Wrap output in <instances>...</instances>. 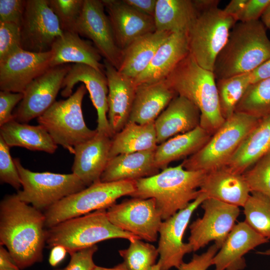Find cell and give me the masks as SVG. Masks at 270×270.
I'll return each mask as SVG.
<instances>
[{"mask_svg": "<svg viewBox=\"0 0 270 270\" xmlns=\"http://www.w3.org/2000/svg\"><path fill=\"white\" fill-rule=\"evenodd\" d=\"M63 268H61V269H56V270H62Z\"/></svg>", "mask_w": 270, "mask_h": 270, "instance_id": "91938a15", "label": "cell"}, {"mask_svg": "<svg viewBox=\"0 0 270 270\" xmlns=\"http://www.w3.org/2000/svg\"><path fill=\"white\" fill-rule=\"evenodd\" d=\"M250 76L251 84L270 77V58L250 72Z\"/></svg>", "mask_w": 270, "mask_h": 270, "instance_id": "681fc988", "label": "cell"}, {"mask_svg": "<svg viewBox=\"0 0 270 270\" xmlns=\"http://www.w3.org/2000/svg\"><path fill=\"white\" fill-rule=\"evenodd\" d=\"M51 50L34 52L22 49L0 62V90L24 93L27 86L50 67Z\"/></svg>", "mask_w": 270, "mask_h": 270, "instance_id": "e0dca14e", "label": "cell"}, {"mask_svg": "<svg viewBox=\"0 0 270 270\" xmlns=\"http://www.w3.org/2000/svg\"><path fill=\"white\" fill-rule=\"evenodd\" d=\"M93 270H128V269L124 262H122L112 268H106L96 266Z\"/></svg>", "mask_w": 270, "mask_h": 270, "instance_id": "9f6ffc18", "label": "cell"}, {"mask_svg": "<svg viewBox=\"0 0 270 270\" xmlns=\"http://www.w3.org/2000/svg\"><path fill=\"white\" fill-rule=\"evenodd\" d=\"M197 12L188 33L190 54L201 67L213 72L216 58L237 21L218 7Z\"/></svg>", "mask_w": 270, "mask_h": 270, "instance_id": "9c48e42d", "label": "cell"}, {"mask_svg": "<svg viewBox=\"0 0 270 270\" xmlns=\"http://www.w3.org/2000/svg\"><path fill=\"white\" fill-rule=\"evenodd\" d=\"M158 145L154 122L140 124L128 122L112 138L109 159L121 154L155 150Z\"/></svg>", "mask_w": 270, "mask_h": 270, "instance_id": "836d02e7", "label": "cell"}, {"mask_svg": "<svg viewBox=\"0 0 270 270\" xmlns=\"http://www.w3.org/2000/svg\"><path fill=\"white\" fill-rule=\"evenodd\" d=\"M203 216L190 226L188 243L193 252L204 247L211 241L221 248L236 225L240 214L239 206L212 198H206L201 204Z\"/></svg>", "mask_w": 270, "mask_h": 270, "instance_id": "7c38bea8", "label": "cell"}, {"mask_svg": "<svg viewBox=\"0 0 270 270\" xmlns=\"http://www.w3.org/2000/svg\"><path fill=\"white\" fill-rule=\"evenodd\" d=\"M270 152V114L262 118L248 134L226 164L234 172L242 174Z\"/></svg>", "mask_w": 270, "mask_h": 270, "instance_id": "f546056e", "label": "cell"}, {"mask_svg": "<svg viewBox=\"0 0 270 270\" xmlns=\"http://www.w3.org/2000/svg\"><path fill=\"white\" fill-rule=\"evenodd\" d=\"M138 12L154 18L157 0H122Z\"/></svg>", "mask_w": 270, "mask_h": 270, "instance_id": "c3c4849f", "label": "cell"}, {"mask_svg": "<svg viewBox=\"0 0 270 270\" xmlns=\"http://www.w3.org/2000/svg\"><path fill=\"white\" fill-rule=\"evenodd\" d=\"M23 97L22 93L0 90V126L14 119L12 112L15 106L21 102Z\"/></svg>", "mask_w": 270, "mask_h": 270, "instance_id": "f6af8a7d", "label": "cell"}, {"mask_svg": "<svg viewBox=\"0 0 270 270\" xmlns=\"http://www.w3.org/2000/svg\"><path fill=\"white\" fill-rule=\"evenodd\" d=\"M207 198L204 194L200 192V195L186 208L162 222L158 231L160 238L157 248L161 270L178 268L184 262V255L193 252L188 242H183L184 233L193 212Z\"/></svg>", "mask_w": 270, "mask_h": 270, "instance_id": "9a60e30c", "label": "cell"}, {"mask_svg": "<svg viewBox=\"0 0 270 270\" xmlns=\"http://www.w3.org/2000/svg\"><path fill=\"white\" fill-rule=\"evenodd\" d=\"M106 214L110 222L120 229L142 240H156L162 220L154 198L126 200L109 207Z\"/></svg>", "mask_w": 270, "mask_h": 270, "instance_id": "8fae6325", "label": "cell"}, {"mask_svg": "<svg viewBox=\"0 0 270 270\" xmlns=\"http://www.w3.org/2000/svg\"><path fill=\"white\" fill-rule=\"evenodd\" d=\"M243 208L244 222L256 232L270 240V197L252 192Z\"/></svg>", "mask_w": 270, "mask_h": 270, "instance_id": "8d00e7d4", "label": "cell"}, {"mask_svg": "<svg viewBox=\"0 0 270 270\" xmlns=\"http://www.w3.org/2000/svg\"><path fill=\"white\" fill-rule=\"evenodd\" d=\"M269 240L260 234L245 222L236 224L212 261L214 270H242L246 266L244 256Z\"/></svg>", "mask_w": 270, "mask_h": 270, "instance_id": "44dd1931", "label": "cell"}, {"mask_svg": "<svg viewBox=\"0 0 270 270\" xmlns=\"http://www.w3.org/2000/svg\"><path fill=\"white\" fill-rule=\"evenodd\" d=\"M82 82L88 92L92 103L97 112L98 133L111 138L114 136L109 124L106 114L108 113V80L104 72L84 64H74L66 76L62 85L61 95L68 98L72 94V90L78 82Z\"/></svg>", "mask_w": 270, "mask_h": 270, "instance_id": "ac0fdd59", "label": "cell"}, {"mask_svg": "<svg viewBox=\"0 0 270 270\" xmlns=\"http://www.w3.org/2000/svg\"><path fill=\"white\" fill-rule=\"evenodd\" d=\"M70 67L67 64L51 67L30 83L14 114V120L26 123L44 113L56 101Z\"/></svg>", "mask_w": 270, "mask_h": 270, "instance_id": "2e32d148", "label": "cell"}, {"mask_svg": "<svg viewBox=\"0 0 270 270\" xmlns=\"http://www.w3.org/2000/svg\"><path fill=\"white\" fill-rule=\"evenodd\" d=\"M199 190L208 198L239 207H243L250 194L242 174L226 166L206 172Z\"/></svg>", "mask_w": 270, "mask_h": 270, "instance_id": "d4e9b609", "label": "cell"}, {"mask_svg": "<svg viewBox=\"0 0 270 270\" xmlns=\"http://www.w3.org/2000/svg\"><path fill=\"white\" fill-rule=\"evenodd\" d=\"M136 180L100 181L68 196L44 212L45 226L49 228L62 222L101 209H107L120 198L130 196Z\"/></svg>", "mask_w": 270, "mask_h": 270, "instance_id": "ba28073f", "label": "cell"}, {"mask_svg": "<svg viewBox=\"0 0 270 270\" xmlns=\"http://www.w3.org/2000/svg\"><path fill=\"white\" fill-rule=\"evenodd\" d=\"M84 4V0H48L63 32H74Z\"/></svg>", "mask_w": 270, "mask_h": 270, "instance_id": "ab89813d", "label": "cell"}, {"mask_svg": "<svg viewBox=\"0 0 270 270\" xmlns=\"http://www.w3.org/2000/svg\"><path fill=\"white\" fill-rule=\"evenodd\" d=\"M98 249L94 245L70 254V262L62 270H93L96 266L93 256Z\"/></svg>", "mask_w": 270, "mask_h": 270, "instance_id": "ee69618b", "label": "cell"}, {"mask_svg": "<svg viewBox=\"0 0 270 270\" xmlns=\"http://www.w3.org/2000/svg\"><path fill=\"white\" fill-rule=\"evenodd\" d=\"M87 89L81 84L70 97L55 102L37 118L57 145L62 146L70 153L74 148L93 137L98 133L89 128L84 120L82 102Z\"/></svg>", "mask_w": 270, "mask_h": 270, "instance_id": "52a82bcc", "label": "cell"}, {"mask_svg": "<svg viewBox=\"0 0 270 270\" xmlns=\"http://www.w3.org/2000/svg\"><path fill=\"white\" fill-rule=\"evenodd\" d=\"M102 0H84L74 32L90 40L100 54L117 70L122 50L118 46Z\"/></svg>", "mask_w": 270, "mask_h": 270, "instance_id": "5bb4252c", "label": "cell"}, {"mask_svg": "<svg viewBox=\"0 0 270 270\" xmlns=\"http://www.w3.org/2000/svg\"><path fill=\"white\" fill-rule=\"evenodd\" d=\"M261 119L235 112L225 120L208 142L181 164L186 170L206 172L226 166L248 134Z\"/></svg>", "mask_w": 270, "mask_h": 270, "instance_id": "8992f818", "label": "cell"}, {"mask_svg": "<svg viewBox=\"0 0 270 270\" xmlns=\"http://www.w3.org/2000/svg\"><path fill=\"white\" fill-rule=\"evenodd\" d=\"M10 148L0 136V181L19 190L22 186L21 180Z\"/></svg>", "mask_w": 270, "mask_h": 270, "instance_id": "b9f144b4", "label": "cell"}, {"mask_svg": "<svg viewBox=\"0 0 270 270\" xmlns=\"http://www.w3.org/2000/svg\"><path fill=\"white\" fill-rule=\"evenodd\" d=\"M261 19L262 22L265 27L270 29V2L264 12Z\"/></svg>", "mask_w": 270, "mask_h": 270, "instance_id": "11a10c76", "label": "cell"}, {"mask_svg": "<svg viewBox=\"0 0 270 270\" xmlns=\"http://www.w3.org/2000/svg\"><path fill=\"white\" fill-rule=\"evenodd\" d=\"M8 250L0 246V270H20Z\"/></svg>", "mask_w": 270, "mask_h": 270, "instance_id": "f907efd6", "label": "cell"}, {"mask_svg": "<svg viewBox=\"0 0 270 270\" xmlns=\"http://www.w3.org/2000/svg\"><path fill=\"white\" fill-rule=\"evenodd\" d=\"M199 109L186 98L177 95L154 121L158 144L200 126Z\"/></svg>", "mask_w": 270, "mask_h": 270, "instance_id": "cb8c5ba5", "label": "cell"}, {"mask_svg": "<svg viewBox=\"0 0 270 270\" xmlns=\"http://www.w3.org/2000/svg\"><path fill=\"white\" fill-rule=\"evenodd\" d=\"M112 138L97 133L91 139L74 148L72 173L86 187L100 182L109 160Z\"/></svg>", "mask_w": 270, "mask_h": 270, "instance_id": "7402d4cb", "label": "cell"}, {"mask_svg": "<svg viewBox=\"0 0 270 270\" xmlns=\"http://www.w3.org/2000/svg\"><path fill=\"white\" fill-rule=\"evenodd\" d=\"M22 49L20 26L0 22V62Z\"/></svg>", "mask_w": 270, "mask_h": 270, "instance_id": "60d3db41", "label": "cell"}, {"mask_svg": "<svg viewBox=\"0 0 270 270\" xmlns=\"http://www.w3.org/2000/svg\"><path fill=\"white\" fill-rule=\"evenodd\" d=\"M128 247L118 251L128 270H148L155 264L159 254L154 245L141 239L130 241Z\"/></svg>", "mask_w": 270, "mask_h": 270, "instance_id": "74e56055", "label": "cell"}, {"mask_svg": "<svg viewBox=\"0 0 270 270\" xmlns=\"http://www.w3.org/2000/svg\"><path fill=\"white\" fill-rule=\"evenodd\" d=\"M178 96L192 102L200 112V126L212 136L225 121L220 108L213 72L201 67L189 54L166 79Z\"/></svg>", "mask_w": 270, "mask_h": 270, "instance_id": "277c9868", "label": "cell"}, {"mask_svg": "<svg viewBox=\"0 0 270 270\" xmlns=\"http://www.w3.org/2000/svg\"><path fill=\"white\" fill-rule=\"evenodd\" d=\"M44 213L22 200L16 194L0 203V244L6 246L23 270L43 260L46 228Z\"/></svg>", "mask_w": 270, "mask_h": 270, "instance_id": "6da1fadb", "label": "cell"}, {"mask_svg": "<svg viewBox=\"0 0 270 270\" xmlns=\"http://www.w3.org/2000/svg\"><path fill=\"white\" fill-rule=\"evenodd\" d=\"M259 20L236 22L214 64L216 80L250 72L270 58V40Z\"/></svg>", "mask_w": 270, "mask_h": 270, "instance_id": "7a4b0ae2", "label": "cell"}, {"mask_svg": "<svg viewBox=\"0 0 270 270\" xmlns=\"http://www.w3.org/2000/svg\"><path fill=\"white\" fill-rule=\"evenodd\" d=\"M14 160L22 188L18 190V196L42 212H46L64 198L86 188L73 173L34 172L24 168L19 158Z\"/></svg>", "mask_w": 270, "mask_h": 270, "instance_id": "30bf717a", "label": "cell"}, {"mask_svg": "<svg viewBox=\"0 0 270 270\" xmlns=\"http://www.w3.org/2000/svg\"><path fill=\"white\" fill-rule=\"evenodd\" d=\"M172 34L156 30L134 40L122 50L118 71L135 79L146 69L158 48Z\"/></svg>", "mask_w": 270, "mask_h": 270, "instance_id": "f1b7e54d", "label": "cell"}, {"mask_svg": "<svg viewBox=\"0 0 270 270\" xmlns=\"http://www.w3.org/2000/svg\"><path fill=\"white\" fill-rule=\"evenodd\" d=\"M154 151L121 154L109 159L100 181L136 180L158 174L160 170L155 164Z\"/></svg>", "mask_w": 270, "mask_h": 270, "instance_id": "83f0119b", "label": "cell"}, {"mask_svg": "<svg viewBox=\"0 0 270 270\" xmlns=\"http://www.w3.org/2000/svg\"><path fill=\"white\" fill-rule=\"evenodd\" d=\"M0 136L10 148L19 146L34 151L54 153L58 145L42 126H32L14 119L0 126Z\"/></svg>", "mask_w": 270, "mask_h": 270, "instance_id": "1f68e13d", "label": "cell"}, {"mask_svg": "<svg viewBox=\"0 0 270 270\" xmlns=\"http://www.w3.org/2000/svg\"><path fill=\"white\" fill-rule=\"evenodd\" d=\"M248 1V0H232L222 10L226 14L232 16L236 20L238 16L242 11Z\"/></svg>", "mask_w": 270, "mask_h": 270, "instance_id": "816d5d0a", "label": "cell"}, {"mask_svg": "<svg viewBox=\"0 0 270 270\" xmlns=\"http://www.w3.org/2000/svg\"><path fill=\"white\" fill-rule=\"evenodd\" d=\"M197 13L193 0H157L154 16L156 30L188 34Z\"/></svg>", "mask_w": 270, "mask_h": 270, "instance_id": "d6a6232c", "label": "cell"}, {"mask_svg": "<svg viewBox=\"0 0 270 270\" xmlns=\"http://www.w3.org/2000/svg\"><path fill=\"white\" fill-rule=\"evenodd\" d=\"M211 136L200 126L190 132L176 136L159 144L154 151L156 166L163 170L172 162L186 159L198 151Z\"/></svg>", "mask_w": 270, "mask_h": 270, "instance_id": "4dcf8cb0", "label": "cell"}, {"mask_svg": "<svg viewBox=\"0 0 270 270\" xmlns=\"http://www.w3.org/2000/svg\"><path fill=\"white\" fill-rule=\"evenodd\" d=\"M20 30L22 48L34 52L50 51L64 32L48 0H26Z\"/></svg>", "mask_w": 270, "mask_h": 270, "instance_id": "4fadbf2b", "label": "cell"}, {"mask_svg": "<svg viewBox=\"0 0 270 270\" xmlns=\"http://www.w3.org/2000/svg\"><path fill=\"white\" fill-rule=\"evenodd\" d=\"M102 1L122 50L138 38L156 30L153 17L138 12L122 0Z\"/></svg>", "mask_w": 270, "mask_h": 270, "instance_id": "d6986e66", "label": "cell"}, {"mask_svg": "<svg viewBox=\"0 0 270 270\" xmlns=\"http://www.w3.org/2000/svg\"><path fill=\"white\" fill-rule=\"evenodd\" d=\"M176 96L166 80L138 86L129 122L140 124L154 122Z\"/></svg>", "mask_w": 270, "mask_h": 270, "instance_id": "484cf974", "label": "cell"}, {"mask_svg": "<svg viewBox=\"0 0 270 270\" xmlns=\"http://www.w3.org/2000/svg\"><path fill=\"white\" fill-rule=\"evenodd\" d=\"M258 254L265 255V256H270V248L268 249L265 251L262 252H256Z\"/></svg>", "mask_w": 270, "mask_h": 270, "instance_id": "680465c9", "label": "cell"}, {"mask_svg": "<svg viewBox=\"0 0 270 270\" xmlns=\"http://www.w3.org/2000/svg\"><path fill=\"white\" fill-rule=\"evenodd\" d=\"M148 270H161V264L158 261L157 264L152 266Z\"/></svg>", "mask_w": 270, "mask_h": 270, "instance_id": "6f0895ef", "label": "cell"}, {"mask_svg": "<svg viewBox=\"0 0 270 270\" xmlns=\"http://www.w3.org/2000/svg\"><path fill=\"white\" fill-rule=\"evenodd\" d=\"M206 174L186 170L181 164L167 167L156 174L136 180V190L130 196L154 198L164 220L200 195L199 189Z\"/></svg>", "mask_w": 270, "mask_h": 270, "instance_id": "3957f363", "label": "cell"}, {"mask_svg": "<svg viewBox=\"0 0 270 270\" xmlns=\"http://www.w3.org/2000/svg\"><path fill=\"white\" fill-rule=\"evenodd\" d=\"M112 238H124L129 241L141 239L113 224L108 218L106 209L68 219L46 228L48 248L62 246L69 254Z\"/></svg>", "mask_w": 270, "mask_h": 270, "instance_id": "5b68a950", "label": "cell"}, {"mask_svg": "<svg viewBox=\"0 0 270 270\" xmlns=\"http://www.w3.org/2000/svg\"><path fill=\"white\" fill-rule=\"evenodd\" d=\"M235 112L258 118L270 114V77L250 84L236 106Z\"/></svg>", "mask_w": 270, "mask_h": 270, "instance_id": "e575fe53", "label": "cell"}, {"mask_svg": "<svg viewBox=\"0 0 270 270\" xmlns=\"http://www.w3.org/2000/svg\"><path fill=\"white\" fill-rule=\"evenodd\" d=\"M104 74L108 84V120L114 135L129 122L134 98L136 86L133 78L120 73L104 60Z\"/></svg>", "mask_w": 270, "mask_h": 270, "instance_id": "ffe728a7", "label": "cell"}, {"mask_svg": "<svg viewBox=\"0 0 270 270\" xmlns=\"http://www.w3.org/2000/svg\"><path fill=\"white\" fill-rule=\"evenodd\" d=\"M270 2V0H248L236 18L237 22H247L259 20Z\"/></svg>", "mask_w": 270, "mask_h": 270, "instance_id": "7dc6e473", "label": "cell"}, {"mask_svg": "<svg viewBox=\"0 0 270 270\" xmlns=\"http://www.w3.org/2000/svg\"><path fill=\"white\" fill-rule=\"evenodd\" d=\"M194 6L197 12H202L212 8L218 7L220 3L218 0H194Z\"/></svg>", "mask_w": 270, "mask_h": 270, "instance_id": "db71d44e", "label": "cell"}, {"mask_svg": "<svg viewBox=\"0 0 270 270\" xmlns=\"http://www.w3.org/2000/svg\"><path fill=\"white\" fill-rule=\"evenodd\" d=\"M68 252L62 246H56L51 248L48 262L52 266H56L62 261Z\"/></svg>", "mask_w": 270, "mask_h": 270, "instance_id": "f5cc1de1", "label": "cell"}, {"mask_svg": "<svg viewBox=\"0 0 270 270\" xmlns=\"http://www.w3.org/2000/svg\"><path fill=\"white\" fill-rule=\"evenodd\" d=\"M250 192L270 197V152L256 161L242 174Z\"/></svg>", "mask_w": 270, "mask_h": 270, "instance_id": "f35d334b", "label": "cell"}, {"mask_svg": "<svg viewBox=\"0 0 270 270\" xmlns=\"http://www.w3.org/2000/svg\"><path fill=\"white\" fill-rule=\"evenodd\" d=\"M189 54L188 34L172 33L158 48L146 69L134 80L136 86L166 80Z\"/></svg>", "mask_w": 270, "mask_h": 270, "instance_id": "603a6c76", "label": "cell"}, {"mask_svg": "<svg viewBox=\"0 0 270 270\" xmlns=\"http://www.w3.org/2000/svg\"><path fill=\"white\" fill-rule=\"evenodd\" d=\"M220 247L214 244L207 250L200 254H194L188 262H183L178 270H208L212 266L213 258L218 252Z\"/></svg>", "mask_w": 270, "mask_h": 270, "instance_id": "bcb514c9", "label": "cell"}, {"mask_svg": "<svg viewBox=\"0 0 270 270\" xmlns=\"http://www.w3.org/2000/svg\"><path fill=\"white\" fill-rule=\"evenodd\" d=\"M26 0H0V22L15 24L20 26Z\"/></svg>", "mask_w": 270, "mask_h": 270, "instance_id": "7bdbcfd3", "label": "cell"}, {"mask_svg": "<svg viewBox=\"0 0 270 270\" xmlns=\"http://www.w3.org/2000/svg\"><path fill=\"white\" fill-rule=\"evenodd\" d=\"M220 108L226 120L236 108L246 88L251 84L250 72L216 80Z\"/></svg>", "mask_w": 270, "mask_h": 270, "instance_id": "d590c367", "label": "cell"}, {"mask_svg": "<svg viewBox=\"0 0 270 270\" xmlns=\"http://www.w3.org/2000/svg\"><path fill=\"white\" fill-rule=\"evenodd\" d=\"M50 50V67L74 62L88 65L104 72L99 52L90 42L81 38L76 32H64L53 43Z\"/></svg>", "mask_w": 270, "mask_h": 270, "instance_id": "4316f807", "label": "cell"}]
</instances>
